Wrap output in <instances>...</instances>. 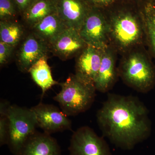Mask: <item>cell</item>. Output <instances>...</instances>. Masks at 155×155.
Returning a JSON list of instances; mask_svg holds the SVG:
<instances>
[{
    "instance_id": "6da1fadb",
    "label": "cell",
    "mask_w": 155,
    "mask_h": 155,
    "mask_svg": "<svg viewBox=\"0 0 155 155\" xmlns=\"http://www.w3.org/2000/svg\"><path fill=\"white\" fill-rule=\"evenodd\" d=\"M97 116L104 135L123 149L133 148L150 134L148 111L136 97L109 94Z\"/></svg>"
},
{
    "instance_id": "7a4b0ae2",
    "label": "cell",
    "mask_w": 155,
    "mask_h": 155,
    "mask_svg": "<svg viewBox=\"0 0 155 155\" xmlns=\"http://www.w3.org/2000/svg\"><path fill=\"white\" fill-rule=\"evenodd\" d=\"M109 45L123 55L146 43L144 25L140 11L126 8L107 15Z\"/></svg>"
},
{
    "instance_id": "3957f363",
    "label": "cell",
    "mask_w": 155,
    "mask_h": 155,
    "mask_svg": "<svg viewBox=\"0 0 155 155\" xmlns=\"http://www.w3.org/2000/svg\"><path fill=\"white\" fill-rule=\"evenodd\" d=\"M118 74L128 86L146 93L155 85V67L143 46L122 55Z\"/></svg>"
},
{
    "instance_id": "277c9868",
    "label": "cell",
    "mask_w": 155,
    "mask_h": 155,
    "mask_svg": "<svg viewBox=\"0 0 155 155\" xmlns=\"http://www.w3.org/2000/svg\"><path fill=\"white\" fill-rule=\"evenodd\" d=\"M60 85L61 91L53 99L67 116L78 115L91 107L97 91L94 84L84 82L75 74H71Z\"/></svg>"
},
{
    "instance_id": "5b68a950",
    "label": "cell",
    "mask_w": 155,
    "mask_h": 155,
    "mask_svg": "<svg viewBox=\"0 0 155 155\" xmlns=\"http://www.w3.org/2000/svg\"><path fill=\"white\" fill-rule=\"evenodd\" d=\"M9 133L7 145L17 155L27 140L37 131L36 118L31 109L10 105L8 110Z\"/></svg>"
},
{
    "instance_id": "8992f818",
    "label": "cell",
    "mask_w": 155,
    "mask_h": 155,
    "mask_svg": "<svg viewBox=\"0 0 155 155\" xmlns=\"http://www.w3.org/2000/svg\"><path fill=\"white\" fill-rule=\"evenodd\" d=\"M79 32L87 45L101 49L110 45L107 18L103 9L91 7Z\"/></svg>"
},
{
    "instance_id": "52a82bcc",
    "label": "cell",
    "mask_w": 155,
    "mask_h": 155,
    "mask_svg": "<svg viewBox=\"0 0 155 155\" xmlns=\"http://www.w3.org/2000/svg\"><path fill=\"white\" fill-rule=\"evenodd\" d=\"M69 149V155H112L105 140L88 126L73 133Z\"/></svg>"
},
{
    "instance_id": "ba28073f",
    "label": "cell",
    "mask_w": 155,
    "mask_h": 155,
    "mask_svg": "<svg viewBox=\"0 0 155 155\" xmlns=\"http://www.w3.org/2000/svg\"><path fill=\"white\" fill-rule=\"evenodd\" d=\"M31 109L35 115L38 126L45 133L51 134L72 129L68 116L56 106L40 103Z\"/></svg>"
},
{
    "instance_id": "9c48e42d",
    "label": "cell",
    "mask_w": 155,
    "mask_h": 155,
    "mask_svg": "<svg viewBox=\"0 0 155 155\" xmlns=\"http://www.w3.org/2000/svg\"><path fill=\"white\" fill-rule=\"evenodd\" d=\"M103 50L87 45L77 55L75 74L81 80L94 84L99 70Z\"/></svg>"
},
{
    "instance_id": "30bf717a",
    "label": "cell",
    "mask_w": 155,
    "mask_h": 155,
    "mask_svg": "<svg viewBox=\"0 0 155 155\" xmlns=\"http://www.w3.org/2000/svg\"><path fill=\"white\" fill-rule=\"evenodd\" d=\"M49 50L47 44L33 33L30 34L22 43L17 53V64L19 70L28 72L34 64L47 56Z\"/></svg>"
},
{
    "instance_id": "8fae6325",
    "label": "cell",
    "mask_w": 155,
    "mask_h": 155,
    "mask_svg": "<svg viewBox=\"0 0 155 155\" xmlns=\"http://www.w3.org/2000/svg\"><path fill=\"white\" fill-rule=\"evenodd\" d=\"M87 45L78 30L68 27L56 38L49 47L55 55L67 60L77 56Z\"/></svg>"
},
{
    "instance_id": "7c38bea8",
    "label": "cell",
    "mask_w": 155,
    "mask_h": 155,
    "mask_svg": "<svg viewBox=\"0 0 155 155\" xmlns=\"http://www.w3.org/2000/svg\"><path fill=\"white\" fill-rule=\"evenodd\" d=\"M56 13L68 27L80 30L91 7L84 0H55Z\"/></svg>"
},
{
    "instance_id": "4fadbf2b",
    "label": "cell",
    "mask_w": 155,
    "mask_h": 155,
    "mask_svg": "<svg viewBox=\"0 0 155 155\" xmlns=\"http://www.w3.org/2000/svg\"><path fill=\"white\" fill-rule=\"evenodd\" d=\"M116 53L110 45L103 50L101 66L94 82L96 90L103 93L113 87L119 76L116 66Z\"/></svg>"
},
{
    "instance_id": "5bb4252c",
    "label": "cell",
    "mask_w": 155,
    "mask_h": 155,
    "mask_svg": "<svg viewBox=\"0 0 155 155\" xmlns=\"http://www.w3.org/2000/svg\"><path fill=\"white\" fill-rule=\"evenodd\" d=\"M17 155H61V152L58 142L51 134L36 132Z\"/></svg>"
},
{
    "instance_id": "9a60e30c",
    "label": "cell",
    "mask_w": 155,
    "mask_h": 155,
    "mask_svg": "<svg viewBox=\"0 0 155 155\" xmlns=\"http://www.w3.org/2000/svg\"><path fill=\"white\" fill-rule=\"evenodd\" d=\"M67 28L57 13L45 17L32 27L33 33L48 46Z\"/></svg>"
},
{
    "instance_id": "2e32d148",
    "label": "cell",
    "mask_w": 155,
    "mask_h": 155,
    "mask_svg": "<svg viewBox=\"0 0 155 155\" xmlns=\"http://www.w3.org/2000/svg\"><path fill=\"white\" fill-rule=\"evenodd\" d=\"M55 13V0H35L22 16L25 22L32 27L45 17Z\"/></svg>"
},
{
    "instance_id": "e0dca14e",
    "label": "cell",
    "mask_w": 155,
    "mask_h": 155,
    "mask_svg": "<svg viewBox=\"0 0 155 155\" xmlns=\"http://www.w3.org/2000/svg\"><path fill=\"white\" fill-rule=\"evenodd\" d=\"M47 59L48 56L41 58L28 71L34 82L42 90V98L48 90L59 84L53 79Z\"/></svg>"
},
{
    "instance_id": "ac0fdd59",
    "label": "cell",
    "mask_w": 155,
    "mask_h": 155,
    "mask_svg": "<svg viewBox=\"0 0 155 155\" xmlns=\"http://www.w3.org/2000/svg\"><path fill=\"white\" fill-rule=\"evenodd\" d=\"M139 11L144 25L146 43L155 58V4L147 0Z\"/></svg>"
},
{
    "instance_id": "d6986e66",
    "label": "cell",
    "mask_w": 155,
    "mask_h": 155,
    "mask_svg": "<svg viewBox=\"0 0 155 155\" xmlns=\"http://www.w3.org/2000/svg\"><path fill=\"white\" fill-rule=\"evenodd\" d=\"M22 26L13 20L0 21V41L15 47L22 38Z\"/></svg>"
},
{
    "instance_id": "ffe728a7",
    "label": "cell",
    "mask_w": 155,
    "mask_h": 155,
    "mask_svg": "<svg viewBox=\"0 0 155 155\" xmlns=\"http://www.w3.org/2000/svg\"><path fill=\"white\" fill-rule=\"evenodd\" d=\"M18 14H20L14 0H0V20H13Z\"/></svg>"
},
{
    "instance_id": "44dd1931",
    "label": "cell",
    "mask_w": 155,
    "mask_h": 155,
    "mask_svg": "<svg viewBox=\"0 0 155 155\" xmlns=\"http://www.w3.org/2000/svg\"><path fill=\"white\" fill-rule=\"evenodd\" d=\"M8 133V111L0 112V145L1 146L7 144Z\"/></svg>"
},
{
    "instance_id": "7402d4cb",
    "label": "cell",
    "mask_w": 155,
    "mask_h": 155,
    "mask_svg": "<svg viewBox=\"0 0 155 155\" xmlns=\"http://www.w3.org/2000/svg\"><path fill=\"white\" fill-rule=\"evenodd\" d=\"M14 47L0 41V64L1 66L7 64L11 58Z\"/></svg>"
},
{
    "instance_id": "603a6c76",
    "label": "cell",
    "mask_w": 155,
    "mask_h": 155,
    "mask_svg": "<svg viewBox=\"0 0 155 155\" xmlns=\"http://www.w3.org/2000/svg\"><path fill=\"white\" fill-rule=\"evenodd\" d=\"M91 8L104 9L112 6L116 0H84Z\"/></svg>"
},
{
    "instance_id": "cb8c5ba5",
    "label": "cell",
    "mask_w": 155,
    "mask_h": 155,
    "mask_svg": "<svg viewBox=\"0 0 155 155\" xmlns=\"http://www.w3.org/2000/svg\"><path fill=\"white\" fill-rule=\"evenodd\" d=\"M14 1L18 8L19 14L22 16L23 13L35 0H14Z\"/></svg>"
},
{
    "instance_id": "d4e9b609",
    "label": "cell",
    "mask_w": 155,
    "mask_h": 155,
    "mask_svg": "<svg viewBox=\"0 0 155 155\" xmlns=\"http://www.w3.org/2000/svg\"><path fill=\"white\" fill-rule=\"evenodd\" d=\"M151 1L153 3H154V4H155V0H151Z\"/></svg>"
},
{
    "instance_id": "484cf974",
    "label": "cell",
    "mask_w": 155,
    "mask_h": 155,
    "mask_svg": "<svg viewBox=\"0 0 155 155\" xmlns=\"http://www.w3.org/2000/svg\"><path fill=\"white\" fill-rule=\"evenodd\" d=\"M126 1H135V0H126Z\"/></svg>"
}]
</instances>
